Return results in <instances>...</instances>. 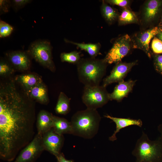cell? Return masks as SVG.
Instances as JSON below:
<instances>
[{
  "label": "cell",
  "mask_w": 162,
  "mask_h": 162,
  "mask_svg": "<svg viewBox=\"0 0 162 162\" xmlns=\"http://www.w3.org/2000/svg\"><path fill=\"white\" fill-rule=\"evenodd\" d=\"M36 120L34 100L24 92L11 89L0 94V158L14 161L33 139Z\"/></svg>",
  "instance_id": "obj_1"
},
{
  "label": "cell",
  "mask_w": 162,
  "mask_h": 162,
  "mask_svg": "<svg viewBox=\"0 0 162 162\" xmlns=\"http://www.w3.org/2000/svg\"><path fill=\"white\" fill-rule=\"evenodd\" d=\"M101 119L97 110L87 108L75 112L70 123L72 134L86 139H91L97 134Z\"/></svg>",
  "instance_id": "obj_2"
},
{
  "label": "cell",
  "mask_w": 162,
  "mask_h": 162,
  "mask_svg": "<svg viewBox=\"0 0 162 162\" xmlns=\"http://www.w3.org/2000/svg\"><path fill=\"white\" fill-rule=\"evenodd\" d=\"M108 64L104 59L91 57L82 58L76 64L78 79L84 86L100 85Z\"/></svg>",
  "instance_id": "obj_3"
},
{
  "label": "cell",
  "mask_w": 162,
  "mask_h": 162,
  "mask_svg": "<svg viewBox=\"0 0 162 162\" xmlns=\"http://www.w3.org/2000/svg\"><path fill=\"white\" fill-rule=\"evenodd\" d=\"M160 142L152 141L144 132L137 140L132 152L136 162H156L159 156Z\"/></svg>",
  "instance_id": "obj_4"
},
{
  "label": "cell",
  "mask_w": 162,
  "mask_h": 162,
  "mask_svg": "<svg viewBox=\"0 0 162 162\" xmlns=\"http://www.w3.org/2000/svg\"><path fill=\"white\" fill-rule=\"evenodd\" d=\"M106 88L100 85L84 86L82 99L87 108L97 110L107 103L110 100V93Z\"/></svg>",
  "instance_id": "obj_5"
},
{
  "label": "cell",
  "mask_w": 162,
  "mask_h": 162,
  "mask_svg": "<svg viewBox=\"0 0 162 162\" xmlns=\"http://www.w3.org/2000/svg\"><path fill=\"white\" fill-rule=\"evenodd\" d=\"M51 47L46 41L35 42L30 45L28 53L43 66L54 72L56 68L52 60Z\"/></svg>",
  "instance_id": "obj_6"
},
{
  "label": "cell",
  "mask_w": 162,
  "mask_h": 162,
  "mask_svg": "<svg viewBox=\"0 0 162 162\" xmlns=\"http://www.w3.org/2000/svg\"><path fill=\"white\" fill-rule=\"evenodd\" d=\"M132 48L131 38L125 34L115 41L104 59L108 64L117 63L129 53Z\"/></svg>",
  "instance_id": "obj_7"
},
{
  "label": "cell",
  "mask_w": 162,
  "mask_h": 162,
  "mask_svg": "<svg viewBox=\"0 0 162 162\" xmlns=\"http://www.w3.org/2000/svg\"><path fill=\"white\" fill-rule=\"evenodd\" d=\"M44 150L42 135L37 133L33 140L20 152L13 162H35Z\"/></svg>",
  "instance_id": "obj_8"
},
{
  "label": "cell",
  "mask_w": 162,
  "mask_h": 162,
  "mask_svg": "<svg viewBox=\"0 0 162 162\" xmlns=\"http://www.w3.org/2000/svg\"><path fill=\"white\" fill-rule=\"evenodd\" d=\"M162 29L161 27L155 26L135 33L132 37H130L132 48L142 50L150 58L152 53L150 49V43Z\"/></svg>",
  "instance_id": "obj_9"
},
{
  "label": "cell",
  "mask_w": 162,
  "mask_h": 162,
  "mask_svg": "<svg viewBox=\"0 0 162 162\" xmlns=\"http://www.w3.org/2000/svg\"><path fill=\"white\" fill-rule=\"evenodd\" d=\"M162 5V1L148 0L143 4L141 11L139 23L145 28H149L158 15Z\"/></svg>",
  "instance_id": "obj_10"
},
{
  "label": "cell",
  "mask_w": 162,
  "mask_h": 162,
  "mask_svg": "<svg viewBox=\"0 0 162 162\" xmlns=\"http://www.w3.org/2000/svg\"><path fill=\"white\" fill-rule=\"evenodd\" d=\"M42 140L44 150L55 157L61 153L64 137L63 135L56 133L52 128L42 135Z\"/></svg>",
  "instance_id": "obj_11"
},
{
  "label": "cell",
  "mask_w": 162,
  "mask_h": 162,
  "mask_svg": "<svg viewBox=\"0 0 162 162\" xmlns=\"http://www.w3.org/2000/svg\"><path fill=\"white\" fill-rule=\"evenodd\" d=\"M137 61L127 63L121 61L116 63L110 74L104 78L102 86L106 87L114 82H118L124 80L132 67L137 64Z\"/></svg>",
  "instance_id": "obj_12"
},
{
  "label": "cell",
  "mask_w": 162,
  "mask_h": 162,
  "mask_svg": "<svg viewBox=\"0 0 162 162\" xmlns=\"http://www.w3.org/2000/svg\"><path fill=\"white\" fill-rule=\"evenodd\" d=\"M10 64L15 69L25 71L30 68V61L28 54L21 51H14L6 54Z\"/></svg>",
  "instance_id": "obj_13"
},
{
  "label": "cell",
  "mask_w": 162,
  "mask_h": 162,
  "mask_svg": "<svg viewBox=\"0 0 162 162\" xmlns=\"http://www.w3.org/2000/svg\"><path fill=\"white\" fill-rule=\"evenodd\" d=\"M104 117L111 120L116 125V130L112 135L109 137V140L112 141L117 140L116 134L122 129L132 125H136L141 127L142 125V122L140 119L117 118L108 115H104Z\"/></svg>",
  "instance_id": "obj_14"
},
{
  "label": "cell",
  "mask_w": 162,
  "mask_h": 162,
  "mask_svg": "<svg viewBox=\"0 0 162 162\" xmlns=\"http://www.w3.org/2000/svg\"><path fill=\"white\" fill-rule=\"evenodd\" d=\"M136 82V80H130L127 81L123 80L118 82L113 92L109 94L110 100L120 102L132 91Z\"/></svg>",
  "instance_id": "obj_15"
},
{
  "label": "cell",
  "mask_w": 162,
  "mask_h": 162,
  "mask_svg": "<svg viewBox=\"0 0 162 162\" xmlns=\"http://www.w3.org/2000/svg\"><path fill=\"white\" fill-rule=\"evenodd\" d=\"M26 92L31 98L40 104L46 105L49 102L47 89L43 81Z\"/></svg>",
  "instance_id": "obj_16"
},
{
  "label": "cell",
  "mask_w": 162,
  "mask_h": 162,
  "mask_svg": "<svg viewBox=\"0 0 162 162\" xmlns=\"http://www.w3.org/2000/svg\"><path fill=\"white\" fill-rule=\"evenodd\" d=\"M14 78L17 82L26 92L43 81L39 76L32 73L17 75Z\"/></svg>",
  "instance_id": "obj_17"
},
{
  "label": "cell",
  "mask_w": 162,
  "mask_h": 162,
  "mask_svg": "<svg viewBox=\"0 0 162 162\" xmlns=\"http://www.w3.org/2000/svg\"><path fill=\"white\" fill-rule=\"evenodd\" d=\"M53 115L44 110H41L37 116V133L43 135L52 127Z\"/></svg>",
  "instance_id": "obj_18"
},
{
  "label": "cell",
  "mask_w": 162,
  "mask_h": 162,
  "mask_svg": "<svg viewBox=\"0 0 162 162\" xmlns=\"http://www.w3.org/2000/svg\"><path fill=\"white\" fill-rule=\"evenodd\" d=\"M52 120V128L56 133L61 135L64 134H72L71 123L67 119L53 115Z\"/></svg>",
  "instance_id": "obj_19"
},
{
  "label": "cell",
  "mask_w": 162,
  "mask_h": 162,
  "mask_svg": "<svg viewBox=\"0 0 162 162\" xmlns=\"http://www.w3.org/2000/svg\"><path fill=\"white\" fill-rule=\"evenodd\" d=\"M120 26L132 23H139V18L136 14L132 11L130 7L123 8L118 19Z\"/></svg>",
  "instance_id": "obj_20"
},
{
  "label": "cell",
  "mask_w": 162,
  "mask_h": 162,
  "mask_svg": "<svg viewBox=\"0 0 162 162\" xmlns=\"http://www.w3.org/2000/svg\"><path fill=\"white\" fill-rule=\"evenodd\" d=\"M70 98H69L64 93L61 92L55 108L56 113L63 115L67 114L70 110Z\"/></svg>",
  "instance_id": "obj_21"
},
{
  "label": "cell",
  "mask_w": 162,
  "mask_h": 162,
  "mask_svg": "<svg viewBox=\"0 0 162 162\" xmlns=\"http://www.w3.org/2000/svg\"><path fill=\"white\" fill-rule=\"evenodd\" d=\"M101 11L103 17L110 25L118 20L119 15L116 10L108 5L104 1L102 2Z\"/></svg>",
  "instance_id": "obj_22"
},
{
  "label": "cell",
  "mask_w": 162,
  "mask_h": 162,
  "mask_svg": "<svg viewBox=\"0 0 162 162\" xmlns=\"http://www.w3.org/2000/svg\"><path fill=\"white\" fill-rule=\"evenodd\" d=\"M66 42L71 43L76 45L81 50H83L87 52L91 56V57L95 58L98 55L100 54V44H83L80 43L72 42L67 39H65Z\"/></svg>",
  "instance_id": "obj_23"
},
{
  "label": "cell",
  "mask_w": 162,
  "mask_h": 162,
  "mask_svg": "<svg viewBox=\"0 0 162 162\" xmlns=\"http://www.w3.org/2000/svg\"><path fill=\"white\" fill-rule=\"evenodd\" d=\"M60 58L62 62H67L76 64L81 59L79 53L76 51H74L69 53H62L60 55Z\"/></svg>",
  "instance_id": "obj_24"
},
{
  "label": "cell",
  "mask_w": 162,
  "mask_h": 162,
  "mask_svg": "<svg viewBox=\"0 0 162 162\" xmlns=\"http://www.w3.org/2000/svg\"><path fill=\"white\" fill-rule=\"evenodd\" d=\"M15 69L8 62L1 60L0 62V76L5 78L10 76L14 73Z\"/></svg>",
  "instance_id": "obj_25"
},
{
  "label": "cell",
  "mask_w": 162,
  "mask_h": 162,
  "mask_svg": "<svg viewBox=\"0 0 162 162\" xmlns=\"http://www.w3.org/2000/svg\"><path fill=\"white\" fill-rule=\"evenodd\" d=\"M13 30V27L11 26L4 21L0 20V38H4L9 36Z\"/></svg>",
  "instance_id": "obj_26"
},
{
  "label": "cell",
  "mask_w": 162,
  "mask_h": 162,
  "mask_svg": "<svg viewBox=\"0 0 162 162\" xmlns=\"http://www.w3.org/2000/svg\"><path fill=\"white\" fill-rule=\"evenodd\" d=\"M153 60L154 68L158 73L162 75V54L152 55Z\"/></svg>",
  "instance_id": "obj_27"
},
{
  "label": "cell",
  "mask_w": 162,
  "mask_h": 162,
  "mask_svg": "<svg viewBox=\"0 0 162 162\" xmlns=\"http://www.w3.org/2000/svg\"><path fill=\"white\" fill-rule=\"evenodd\" d=\"M151 48L154 54H162V41L154 37L152 42Z\"/></svg>",
  "instance_id": "obj_28"
},
{
  "label": "cell",
  "mask_w": 162,
  "mask_h": 162,
  "mask_svg": "<svg viewBox=\"0 0 162 162\" xmlns=\"http://www.w3.org/2000/svg\"><path fill=\"white\" fill-rule=\"evenodd\" d=\"M105 1L111 4L121 7L122 8L130 7V1L127 0H107Z\"/></svg>",
  "instance_id": "obj_29"
},
{
  "label": "cell",
  "mask_w": 162,
  "mask_h": 162,
  "mask_svg": "<svg viewBox=\"0 0 162 162\" xmlns=\"http://www.w3.org/2000/svg\"><path fill=\"white\" fill-rule=\"evenodd\" d=\"M10 2L8 0H0V9L1 12L6 13L8 11L10 7Z\"/></svg>",
  "instance_id": "obj_30"
},
{
  "label": "cell",
  "mask_w": 162,
  "mask_h": 162,
  "mask_svg": "<svg viewBox=\"0 0 162 162\" xmlns=\"http://www.w3.org/2000/svg\"><path fill=\"white\" fill-rule=\"evenodd\" d=\"M30 1L28 0H14L12 2L15 6L20 7L24 6Z\"/></svg>",
  "instance_id": "obj_31"
},
{
  "label": "cell",
  "mask_w": 162,
  "mask_h": 162,
  "mask_svg": "<svg viewBox=\"0 0 162 162\" xmlns=\"http://www.w3.org/2000/svg\"><path fill=\"white\" fill-rule=\"evenodd\" d=\"M56 158L57 162H74L73 160L67 159L65 158L64 154L61 152L56 157Z\"/></svg>",
  "instance_id": "obj_32"
},
{
  "label": "cell",
  "mask_w": 162,
  "mask_h": 162,
  "mask_svg": "<svg viewBox=\"0 0 162 162\" xmlns=\"http://www.w3.org/2000/svg\"><path fill=\"white\" fill-rule=\"evenodd\" d=\"M155 37L162 41V29L156 35Z\"/></svg>",
  "instance_id": "obj_33"
},
{
  "label": "cell",
  "mask_w": 162,
  "mask_h": 162,
  "mask_svg": "<svg viewBox=\"0 0 162 162\" xmlns=\"http://www.w3.org/2000/svg\"><path fill=\"white\" fill-rule=\"evenodd\" d=\"M158 26L162 28V14L161 17L160 22Z\"/></svg>",
  "instance_id": "obj_34"
}]
</instances>
